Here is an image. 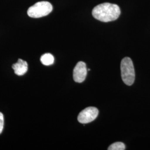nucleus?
Returning <instances> with one entry per match:
<instances>
[{
  "instance_id": "obj_8",
  "label": "nucleus",
  "mask_w": 150,
  "mask_h": 150,
  "mask_svg": "<svg viewBox=\"0 0 150 150\" xmlns=\"http://www.w3.org/2000/svg\"><path fill=\"white\" fill-rule=\"evenodd\" d=\"M108 150H125V145L121 142H117L110 145L108 148Z\"/></svg>"
},
{
  "instance_id": "obj_1",
  "label": "nucleus",
  "mask_w": 150,
  "mask_h": 150,
  "mask_svg": "<svg viewBox=\"0 0 150 150\" xmlns=\"http://www.w3.org/2000/svg\"><path fill=\"white\" fill-rule=\"evenodd\" d=\"M92 16L100 21H113L117 20L120 15L121 10L116 4L103 3L96 6L92 10Z\"/></svg>"
},
{
  "instance_id": "obj_2",
  "label": "nucleus",
  "mask_w": 150,
  "mask_h": 150,
  "mask_svg": "<svg viewBox=\"0 0 150 150\" xmlns=\"http://www.w3.org/2000/svg\"><path fill=\"white\" fill-rule=\"evenodd\" d=\"M121 72L123 82L131 86L135 79L134 66L132 61L129 57L123 58L121 62Z\"/></svg>"
},
{
  "instance_id": "obj_3",
  "label": "nucleus",
  "mask_w": 150,
  "mask_h": 150,
  "mask_svg": "<svg viewBox=\"0 0 150 150\" xmlns=\"http://www.w3.org/2000/svg\"><path fill=\"white\" fill-rule=\"evenodd\" d=\"M52 10L53 7L49 2L40 1L30 7L28 9L27 14L32 18H40L48 15Z\"/></svg>"
},
{
  "instance_id": "obj_4",
  "label": "nucleus",
  "mask_w": 150,
  "mask_h": 150,
  "mask_svg": "<svg viewBox=\"0 0 150 150\" xmlns=\"http://www.w3.org/2000/svg\"><path fill=\"white\" fill-rule=\"evenodd\" d=\"M98 115V109L94 107H87L79 113L77 120L81 123L85 124L94 121Z\"/></svg>"
},
{
  "instance_id": "obj_9",
  "label": "nucleus",
  "mask_w": 150,
  "mask_h": 150,
  "mask_svg": "<svg viewBox=\"0 0 150 150\" xmlns=\"http://www.w3.org/2000/svg\"><path fill=\"white\" fill-rule=\"evenodd\" d=\"M4 126V115L1 112H0V134L2 133Z\"/></svg>"
},
{
  "instance_id": "obj_5",
  "label": "nucleus",
  "mask_w": 150,
  "mask_h": 150,
  "mask_svg": "<svg viewBox=\"0 0 150 150\" xmlns=\"http://www.w3.org/2000/svg\"><path fill=\"white\" fill-rule=\"evenodd\" d=\"M87 73L86 64L83 62H79L74 68L73 77L75 82L81 83L86 79Z\"/></svg>"
},
{
  "instance_id": "obj_7",
  "label": "nucleus",
  "mask_w": 150,
  "mask_h": 150,
  "mask_svg": "<svg viewBox=\"0 0 150 150\" xmlns=\"http://www.w3.org/2000/svg\"><path fill=\"white\" fill-rule=\"evenodd\" d=\"M41 62L45 66H50L53 64L54 62V57L51 54H45L41 57Z\"/></svg>"
},
{
  "instance_id": "obj_6",
  "label": "nucleus",
  "mask_w": 150,
  "mask_h": 150,
  "mask_svg": "<svg viewBox=\"0 0 150 150\" xmlns=\"http://www.w3.org/2000/svg\"><path fill=\"white\" fill-rule=\"evenodd\" d=\"M12 69L14 70L16 75L23 76L27 72L28 70L27 62L23 59H19L17 63L12 65Z\"/></svg>"
}]
</instances>
